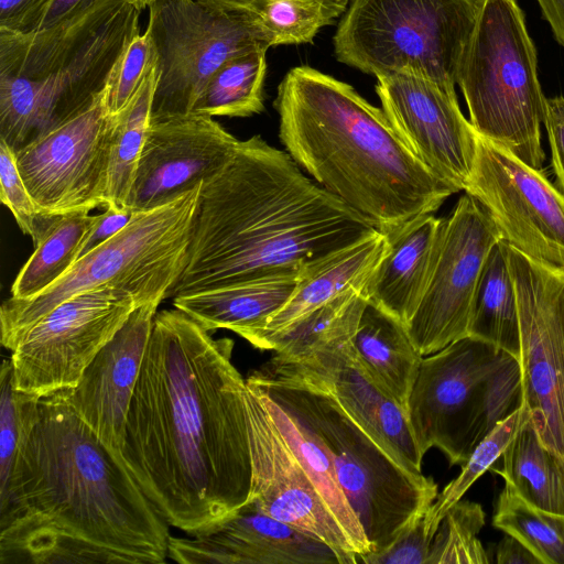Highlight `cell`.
<instances>
[{
	"label": "cell",
	"instance_id": "cell-1",
	"mask_svg": "<svg viewBox=\"0 0 564 564\" xmlns=\"http://www.w3.org/2000/svg\"><path fill=\"white\" fill-rule=\"evenodd\" d=\"M234 340L156 313L130 402L122 462L169 525L195 536L249 501L246 379Z\"/></svg>",
	"mask_w": 564,
	"mask_h": 564
},
{
	"label": "cell",
	"instance_id": "cell-2",
	"mask_svg": "<svg viewBox=\"0 0 564 564\" xmlns=\"http://www.w3.org/2000/svg\"><path fill=\"white\" fill-rule=\"evenodd\" d=\"M17 399L21 436L0 497V564L164 563L167 522L64 394L17 390Z\"/></svg>",
	"mask_w": 564,
	"mask_h": 564
},
{
	"label": "cell",
	"instance_id": "cell-3",
	"mask_svg": "<svg viewBox=\"0 0 564 564\" xmlns=\"http://www.w3.org/2000/svg\"><path fill=\"white\" fill-rule=\"evenodd\" d=\"M376 226L260 135L203 183L175 297L265 279H305Z\"/></svg>",
	"mask_w": 564,
	"mask_h": 564
},
{
	"label": "cell",
	"instance_id": "cell-4",
	"mask_svg": "<svg viewBox=\"0 0 564 564\" xmlns=\"http://www.w3.org/2000/svg\"><path fill=\"white\" fill-rule=\"evenodd\" d=\"M274 108L293 161L384 235L459 192L416 158L382 108L316 68H291Z\"/></svg>",
	"mask_w": 564,
	"mask_h": 564
},
{
	"label": "cell",
	"instance_id": "cell-5",
	"mask_svg": "<svg viewBox=\"0 0 564 564\" xmlns=\"http://www.w3.org/2000/svg\"><path fill=\"white\" fill-rule=\"evenodd\" d=\"M141 11L101 0L42 31L0 29V140L17 151L94 101L140 34Z\"/></svg>",
	"mask_w": 564,
	"mask_h": 564
},
{
	"label": "cell",
	"instance_id": "cell-6",
	"mask_svg": "<svg viewBox=\"0 0 564 564\" xmlns=\"http://www.w3.org/2000/svg\"><path fill=\"white\" fill-rule=\"evenodd\" d=\"M246 381L293 410L319 436L371 553L387 550L425 516L438 495L433 478L401 466L323 383L271 360Z\"/></svg>",
	"mask_w": 564,
	"mask_h": 564
},
{
	"label": "cell",
	"instance_id": "cell-7",
	"mask_svg": "<svg viewBox=\"0 0 564 564\" xmlns=\"http://www.w3.org/2000/svg\"><path fill=\"white\" fill-rule=\"evenodd\" d=\"M202 185L161 206L134 212L120 231L78 258L37 295L6 300L0 308L2 346L12 351L24 333L54 307L95 289L126 291L140 305L170 297L186 265Z\"/></svg>",
	"mask_w": 564,
	"mask_h": 564
},
{
	"label": "cell",
	"instance_id": "cell-8",
	"mask_svg": "<svg viewBox=\"0 0 564 564\" xmlns=\"http://www.w3.org/2000/svg\"><path fill=\"white\" fill-rule=\"evenodd\" d=\"M457 85L478 135L541 170L545 99L534 43L516 0H479Z\"/></svg>",
	"mask_w": 564,
	"mask_h": 564
},
{
	"label": "cell",
	"instance_id": "cell-9",
	"mask_svg": "<svg viewBox=\"0 0 564 564\" xmlns=\"http://www.w3.org/2000/svg\"><path fill=\"white\" fill-rule=\"evenodd\" d=\"M478 9L479 0H349L334 53L376 77L409 72L455 90Z\"/></svg>",
	"mask_w": 564,
	"mask_h": 564
},
{
	"label": "cell",
	"instance_id": "cell-10",
	"mask_svg": "<svg viewBox=\"0 0 564 564\" xmlns=\"http://www.w3.org/2000/svg\"><path fill=\"white\" fill-rule=\"evenodd\" d=\"M148 8L158 74L151 120L192 113L214 73L261 43L240 18L197 0H153Z\"/></svg>",
	"mask_w": 564,
	"mask_h": 564
},
{
	"label": "cell",
	"instance_id": "cell-11",
	"mask_svg": "<svg viewBox=\"0 0 564 564\" xmlns=\"http://www.w3.org/2000/svg\"><path fill=\"white\" fill-rule=\"evenodd\" d=\"M138 306L132 294L113 288L64 301L24 333L12 350L14 388L36 398L74 389Z\"/></svg>",
	"mask_w": 564,
	"mask_h": 564
},
{
	"label": "cell",
	"instance_id": "cell-12",
	"mask_svg": "<svg viewBox=\"0 0 564 564\" xmlns=\"http://www.w3.org/2000/svg\"><path fill=\"white\" fill-rule=\"evenodd\" d=\"M502 243L518 299L524 404L542 443L564 456V274Z\"/></svg>",
	"mask_w": 564,
	"mask_h": 564
},
{
	"label": "cell",
	"instance_id": "cell-13",
	"mask_svg": "<svg viewBox=\"0 0 564 564\" xmlns=\"http://www.w3.org/2000/svg\"><path fill=\"white\" fill-rule=\"evenodd\" d=\"M113 116L105 90L88 106L14 151L20 174L50 216L106 205Z\"/></svg>",
	"mask_w": 564,
	"mask_h": 564
},
{
	"label": "cell",
	"instance_id": "cell-14",
	"mask_svg": "<svg viewBox=\"0 0 564 564\" xmlns=\"http://www.w3.org/2000/svg\"><path fill=\"white\" fill-rule=\"evenodd\" d=\"M464 192L486 210L501 241L564 274V195L541 170L478 135Z\"/></svg>",
	"mask_w": 564,
	"mask_h": 564
},
{
	"label": "cell",
	"instance_id": "cell-15",
	"mask_svg": "<svg viewBox=\"0 0 564 564\" xmlns=\"http://www.w3.org/2000/svg\"><path fill=\"white\" fill-rule=\"evenodd\" d=\"M507 352L466 336L424 356L406 416L424 456L438 448L451 465H463L477 443L475 426L485 381Z\"/></svg>",
	"mask_w": 564,
	"mask_h": 564
},
{
	"label": "cell",
	"instance_id": "cell-16",
	"mask_svg": "<svg viewBox=\"0 0 564 564\" xmlns=\"http://www.w3.org/2000/svg\"><path fill=\"white\" fill-rule=\"evenodd\" d=\"M500 240L481 205L465 193L445 225L423 297L406 325L424 357L468 336L476 286L491 248Z\"/></svg>",
	"mask_w": 564,
	"mask_h": 564
},
{
	"label": "cell",
	"instance_id": "cell-17",
	"mask_svg": "<svg viewBox=\"0 0 564 564\" xmlns=\"http://www.w3.org/2000/svg\"><path fill=\"white\" fill-rule=\"evenodd\" d=\"M362 311L328 332L288 351H274L271 361L323 383L406 470L422 474V459L405 410L368 376L354 346Z\"/></svg>",
	"mask_w": 564,
	"mask_h": 564
},
{
	"label": "cell",
	"instance_id": "cell-18",
	"mask_svg": "<svg viewBox=\"0 0 564 564\" xmlns=\"http://www.w3.org/2000/svg\"><path fill=\"white\" fill-rule=\"evenodd\" d=\"M246 405L252 467L249 501L326 543L340 564H359L358 549L329 511L259 393L247 382Z\"/></svg>",
	"mask_w": 564,
	"mask_h": 564
},
{
	"label": "cell",
	"instance_id": "cell-19",
	"mask_svg": "<svg viewBox=\"0 0 564 564\" xmlns=\"http://www.w3.org/2000/svg\"><path fill=\"white\" fill-rule=\"evenodd\" d=\"M376 78L381 108L401 139L435 175L465 191L478 134L463 115L456 91L409 72Z\"/></svg>",
	"mask_w": 564,
	"mask_h": 564
},
{
	"label": "cell",
	"instance_id": "cell-20",
	"mask_svg": "<svg viewBox=\"0 0 564 564\" xmlns=\"http://www.w3.org/2000/svg\"><path fill=\"white\" fill-rule=\"evenodd\" d=\"M238 142L209 116L150 120L130 208L152 209L205 183L225 166Z\"/></svg>",
	"mask_w": 564,
	"mask_h": 564
},
{
	"label": "cell",
	"instance_id": "cell-21",
	"mask_svg": "<svg viewBox=\"0 0 564 564\" xmlns=\"http://www.w3.org/2000/svg\"><path fill=\"white\" fill-rule=\"evenodd\" d=\"M160 303L138 306L85 368L76 387L61 391L77 416L121 462L127 415Z\"/></svg>",
	"mask_w": 564,
	"mask_h": 564
},
{
	"label": "cell",
	"instance_id": "cell-22",
	"mask_svg": "<svg viewBox=\"0 0 564 564\" xmlns=\"http://www.w3.org/2000/svg\"><path fill=\"white\" fill-rule=\"evenodd\" d=\"M167 557L182 564H340L326 543L250 501L193 539L171 536Z\"/></svg>",
	"mask_w": 564,
	"mask_h": 564
},
{
	"label": "cell",
	"instance_id": "cell-23",
	"mask_svg": "<svg viewBox=\"0 0 564 564\" xmlns=\"http://www.w3.org/2000/svg\"><path fill=\"white\" fill-rule=\"evenodd\" d=\"M446 218L417 216L387 236V249L362 288L366 299L408 325L430 280Z\"/></svg>",
	"mask_w": 564,
	"mask_h": 564
},
{
	"label": "cell",
	"instance_id": "cell-24",
	"mask_svg": "<svg viewBox=\"0 0 564 564\" xmlns=\"http://www.w3.org/2000/svg\"><path fill=\"white\" fill-rule=\"evenodd\" d=\"M388 245L384 234L377 230L347 247L312 275L301 280L289 301L275 312L262 328L247 338L261 348L270 337L334 300L350 288H364Z\"/></svg>",
	"mask_w": 564,
	"mask_h": 564
},
{
	"label": "cell",
	"instance_id": "cell-25",
	"mask_svg": "<svg viewBox=\"0 0 564 564\" xmlns=\"http://www.w3.org/2000/svg\"><path fill=\"white\" fill-rule=\"evenodd\" d=\"M301 278L265 279L173 297L206 330L229 329L247 340L292 296Z\"/></svg>",
	"mask_w": 564,
	"mask_h": 564
},
{
	"label": "cell",
	"instance_id": "cell-26",
	"mask_svg": "<svg viewBox=\"0 0 564 564\" xmlns=\"http://www.w3.org/2000/svg\"><path fill=\"white\" fill-rule=\"evenodd\" d=\"M352 341L370 379L406 412L423 359L406 325L367 300Z\"/></svg>",
	"mask_w": 564,
	"mask_h": 564
},
{
	"label": "cell",
	"instance_id": "cell-27",
	"mask_svg": "<svg viewBox=\"0 0 564 564\" xmlns=\"http://www.w3.org/2000/svg\"><path fill=\"white\" fill-rule=\"evenodd\" d=\"M249 386L259 393L271 417L306 470L329 511L358 549L359 564H361V561L372 552V547L339 486L333 460L322 440L293 410L273 401L253 386Z\"/></svg>",
	"mask_w": 564,
	"mask_h": 564
},
{
	"label": "cell",
	"instance_id": "cell-28",
	"mask_svg": "<svg viewBox=\"0 0 564 564\" xmlns=\"http://www.w3.org/2000/svg\"><path fill=\"white\" fill-rule=\"evenodd\" d=\"M500 475L531 506L564 516V456L545 446L531 417L519 427L499 457Z\"/></svg>",
	"mask_w": 564,
	"mask_h": 564
},
{
	"label": "cell",
	"instance_id": "cell-29",
	"mask_svg": "<svg viewBox=\"0 0 564 564\" xmlns=\"http://www.w3.org/2000/svg\"><path fill=\"white\" fill-rule=\"evenodd\" d=\"M468 336L487 341L519 360L518 299L501 240L491 248L482 265L474 294Z\"/></svg>",
	"mask_w": 564,
	"mask_h": 564
},
{
	"label": "cell",
	"instance_id": "cell-30",
	"mask_svg": "<svg viewBox=\"0 0 564 564\" xmlns=\"http://www.w3.org/2000/svg\"><path fill=\"white\" fill-rule=\"evenodd\" d=\"M347 6L341 0H253L235 15L271 47L311 43Z\"/></svg>",
	"mask_w": 564,
	"mask_h": 564
},
{
	"label": "cell",
	"instance_id": "cell-31",
	"mask_svg": "<svg viewBox=\"0 0 564 564\" xmlns=\"http://www.w3.org/2000/svg\"><path fill=\"white\" fill-rule=\"evenodd\" d=\"M263 43L234 55L210 77L195 105L196 113L209 117H250L263 108L267 51Z\"/></svg>",
	"mask_w": 564,
	"mask_h": 564
},
{
	"label": "cell",
	"instance_id": "cell-32",
	"mask_svg": "<svg viewBox=\"0 0 564 564\" xmlns=\"http://www.w3.org/2000/svg\"><path fill=\"white\" fill-rule=\"evenodd\" d=\"M156 79L155 67L129 105L113 116L105 207L130 208L132 186L151 120Z\"/></svg>",
	"mask_w": 564,
	"mask_h": 564
},
{
	"label": "cell",
	"instance_id": "cell-33",
	"mask_svg": "<svg viewBox=\"0 0 564 564\" xmlns=\"http://www.w3.org/2000/svg\"><path fill=\"white\" fill-rule=\"evenodd\" d=\"M93 217L89 213L56 216L17 274L11 297L31 299L63 276L78 260Z\"/></svg>",
	"mask_w": 564,
	"mask_h": 564
},
{
	"label": "cell",
	"instance_id": "cell-34",
	"mask_svg": "<svg viewBox=\"0 0 564 564\" xmlns=\"http://www.w3.org/2000/svg\"><path fill=\"white\" fill-rule=\"evenodd\" d=\"M492 524L520 540L542 564H564V516L531 506L508 484L497 499Z\"/></svg>",
	"mask_w": 564,
	"mask_h": 564
},
{
	"label": "cell",
	"instance_id": "cell-35",
	"mask_svg": "<svg viewBox=\"0 0 564 564\" xmlns=\"http://www.w3.org/2000/svg\"><path fill=\"white\" fill-rule=\"evenodd\" d=\"M531 417L525 404L499 423L473 451L462 465V471L437 495L424 516L425 532L433 539L446 512L473 484L499 459L519 427Z\"/></svg>",
	"mask_w": 564,
	"mask_h": 564
},
{
	"label": "cell",
	"instance_id": "cell-36",
	"mask_svg": "<svg viewBox=\"0 0 564 564\" xmlns=\"http://www.w3.org/2000/svg\"><path fill=\"white\" fill-rule=\"evenodd\" d=\"M485 525L479 503L456 502L443 517L435 532L427 564H488L492 561L478 539Z\"/></svg>",
	"mask_w": 564,
	"mask_h": 564
},
{
	"label": "cell",
	"instance_id": "cell-37",
	"mask_svg": "<svg viewBox=\"0 0 564 564\" xmlns=\"http://www.w3.org/2000/svg\"><path fill=\"white\" fill-rule=\"evenodd\" d=\"M523 404L520 364L507 352L484 384L475 426L477 445Z\"/></svg>",
	"mask_w": 564,
	"mask_h": 564
},
{
	"label": "cell",
	"instance_id": "cell-38",
	"mask_svg": "<svg viewBox=\"0 0 564 564\" xmlns=\"http://www.w3.org/2000/svg\"><path fill=\"white\" fill-rule=\"evenodd\" d=\"M156 67V52L150 35H135L115 65L105 88V102L109 115L123 110Z\"/></svg>",
	"mask_w": 564,
	"mask_h": 564
},
{
	"label": "cell",
	"instance_id": "cell-39",
	"mask_svg": "<svg viewBox=\"0 0 564 564\" xmlns=\"http://www.w3.org/2000/svg\"><path fill=\"white\" fill-rule=\"evenodd\" d=\"M0 199L34 245L56 216L45 214L30 194L17 165L14 151L0 140Z\"/></svg>",
	"mask_w": 564,
	"mask_h": 564
},
{
	"label": "cell",
	"instance_id": "cell-40",
	"mask_svg": "<svg viewBox=\"0 0 564 564\" xmlns=\"http://www.w3.org/2000/svg\"><path fill=\"white\" fill-rule=\"evenodd\" d=\"M0 387V497H2L12 478L21 436L20 411L13 384L11 359L2 362Z\"/></svg>",
	"mask_w": 564,
	"mask_h": 564
},
{
	"label": "cell",
	"instance_id": "cell-41",
	"mask_svg": "<svg viewBox=\"0 0 564 564\" xmlns=\"http://www.w3.org/2000/svg\"><path fill=\"white\" fill-rule=\"evenodd\" d=\"M432 540L425 532L422 517L387 550L368 554L361 564H427Z\"/></svg>",
	"mask_w": 564,
	"mask_h": 564
},
{
	"label": "cell",
	"instance_id": "cell-42",
	"mask_svg": "<svg viewBox=\"0 0 564 564\" xmlns=\"http://www.w3.org/2000/svg\"><path fill=\"white\" fill-rule=\"evenodd\" d=\"M543 124L547 132L553 171L564 195V95L545 99Z\"/></svg>",
	"mask_w": 564,
	"mask_h": 564
},
{
	"label": "cell",
	"instance_id": "cell-43",
	"mask_svg": "<svg viewBox=\"0 0 564 564\" xmlns=\"http://www.w3.org/2000/svg\"><path fill=\"white\" fill-rule=\"evenodd\" d=\"M133 214L134 212L130 208L119 209L107 206L101 214L95 215L83 241L79 258L112 238L130 221Z\"/></svg>",
	"mask_w": 564,
	"mask_h": 564
},
{
	"label": "cell",
	"instance_id": "cell-44",
	"mask_svg": "<svg viewBox=\"0 0 564 564\" xmlns=\"http://www.w3.org/2000/svg\"><path fill=\"white\" fill-rule=\"evenodd\" d=\"M51 0H0V29L29 33Z\"/></svg>",
	"mask_w": 564,
	"mask_h": 564
},
{
	"label": "cell",
	"instance_id": "cell-45",
	"mask_svg": "<svg viewBox=\"0 0 564 564\" xmlns=\"http://www.w3.org/2000/svg\"><path fill=\"white\" fill-rule=\"evenodd\" d=\"M101 0H51L35 20L30 32L42 31L72 20Z\"/></svg>",
	"mask_w": 564,
	"mask_h": 564
},
{
	"label": "cell",
	"instance_id": "cell-46",
	"mask_svg": "<svg viewBox=\"0 0 564 564\" xmlns=\"http://www.w3.org/2000/svg\"><path fill=\"white\" fill-rule=\"evenodd\" d=\"M495 562L498 564H542L520 540L506 533L497 544Z\"/></svg>",
	"mask_w": 564,
	"mask_h": 564
},
{
	"label": "cell",
	"instance_id": "cell-47",
	"mask_svg": "<svg viewBox=\"0 0 564 564\" xmlns=\"http://www.w3.org/2000/svg\"><path fill=\"white\" fill-rule=\"evenodd\" d=\"M554 39L564 47V0H536Z\"/></svg>",
	"mask_w": 564,
	"mask_h": 564
},
{
	"label": "cell",
	"instance_id": "cell-48",
	"mask_svg": "<svg viewBox=\"0 0 564 564\" xmlns=\"http://www.w3.org/2000/svg\"><path fill=\"white\" fill-rule=\"evenodd\" d=\"M197 1L210 9L230 13V14H236V13L240 12L243 8H246L249 3H251L253 0H197ZM341 1H344L347 4L349 3L346 0H341Z\"/></svg>",
	"mask_w": 564,
	"mask_h": 564
},
{
	"label": "cell",
	"instance_id": "cell-49",
	"mask_svg": "<svg viewBox=\"0 0 564 564\" xmlns=\"http://www.w3.org/2000/svg\"><path fill=\"white\" fill-rule=\"evenodd\" d=\"M137 7H139L141 10H143L144 8H148L149 4L153 1V0H131Z\"/></svg>",
	"mask_w": 564,
	"mask_h": 564
},
{
	"label": "cell",
	"instance_id": "cell-50",
	"mask_svg": "<svg viewBox=\"0 0 564 564\" xmlns=\"http://www.w3.org/2000/svg\"><path fill=\"white\" fill-rule=\"evenodd\" d=\"M346 1H348V2H349V0H346Z\"/></svg>",
	"mask_w": 564,
	"mask_h": 564
}]
</instances>
